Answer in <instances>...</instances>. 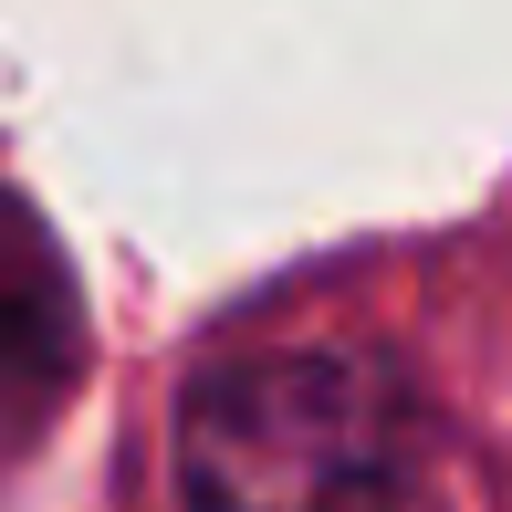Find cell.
Returning <instances> with one entry per match:
<instances>
[{
    "label": "cell",
    "instance_id": "2",
    "mask_svg": "<svg viewBox=\"0 0 512 512\" xmlns=\"http://www.w3.org/2000/svg\"><path fill=\"white\" fill-rule=\"evenodd\" d=\"M74 335H84V304H74V283H63L53 241H42L32 209L0 189V366L63 377V366H74Z\"/></svg>",
    "mask_w": 512,
    "mask_h": 512
},
{
    "label": "cell",
    "instance_id": "1",
    "mask_svg": "<svg viewBox=\"0 0 512 512\" xmlns=\"http://www.w3.org/2000/svg\"><path fill=\"white\" fill-rule=\"evenodd\" d=\"M418 471V387L366 335L230 356L178 408V481L199 502H398Z\"/></svg>",
    "mask_w": 512,
    "mask_h": 512
}]
</instances>
